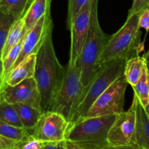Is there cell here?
Returning a JSON list of instances; mask_svg holds the SVG:
<instances>
[{
	"label": "cell",
	"instance_id": "e0dca14e",
	"mask_svg": "<svg viewBox=\"0 0 149 149\" xmlns=\"http://www.w3.org/2000/svg\"><path fill=\"white\" fill-rule=\"evenodd\" d=\"M26 32V31L24 28L23 19H17L13 23V25L10 27V31H9L8 34H7L4 47L1 51L2 61L7 56L10 49L20 42V39L25 35Z\"/></svg>",
	"mask_w": 149,
	"mask_h": 149
},
{
	"label": "cell",
	"instance_id": "9a60e30c",
	"mask_svg": "<svg viewBox=\"0 0 149 149\" xmlns=\"http://www.w3.org/2000/svg\"><path fill=\"white\" fill-rule=\"evenodd\" d=\"M51 2L52 0H33L21 17L26 31L50 10Z\"/></svg>",
	"mask_w": 149,
	"mask_h": 149
},
{
	"label": "cell",
	"instance_id": "8fae6325",
	"mask_svg": "<svg viewBox=\"0 0 149 149\" xmlns=\"http://www.w3.org/2000/svg\"><path fill=\"white\" fill-rule=\"evenodd\" d=\"M0 96L11 104L22 103L42 110L40 94L33 77L26 79L14 86L4 85Z\"/></svg>",
	"mask_w": 149,
	"mask_h": 149
},
{
	"label": "cell",
	"instance_id": "44dd1931",
	"mask_svg": "<svg viewBox=\"0 0 149 149\" xmlns=\"http://www.w3.org/2000/svg\"><path fill=\"white\" fill-rule=\"evenodd\" d=\"M0 121L9 125L23 127L13 104L8 103L0 96Z\"/></svg>",
	"mask_w": 149,
	"mask_h": 149
},
{
	"label": "cell",
	"instance_id": "603a6c76",
	"mask_svg": "<svg viewBox=\"0 0 149 149\" xmlns=\"http://www.w3.org/2000/svg\"><path fill=\"white\" fill-rule=\"evenodd\" d=\"M23 36L21 39L20 40V42L17 44V45H15L11 49H10V52H8V54L7 55V56L4 58L3 60V81H4H4H5V79L7 77V76L8 75V74L10 73V70L13 68V65L15 64V61H17V58L19 57L20 53V51L22 49V45H23Z\"/></svg>",
	"mask_w": 149,
	"mask_h": 149
},
{
	"label": "cell",
	"instance_id": "4fadbf2b",
	"mask_svg": "<svg viewBox=\"0 0 149 149\" xmlns=\"http://www.w3.org/2000/svg\"><path fill=\"white\" fill-rule=\"evenodd\" d=\"M132 103L135 106L136 114L134 143L144 149H149V117L135 95Z\"/></svg>",
	"mask_w": 149,
	"mask_h": 149
},
{
	"label": "cell",
	"instance_id": "5b68a950",
	"mask_svg": "<svg viewBox=\"0 0 149 149\" xmlns=\"http://www.w3.org/2000/svg\"><path fill=\"white\" fill-rule=\"evenodd\" d=\"M125 59H115L103 63L92 80L69 124L85 118L95 100L119 77L124 75Z\"/></svg>",
	"mask_w": 149,
	"mask_h": 149
},
{
	"label": "cell",
	"instance_id": "f546056e",
	"mask_svg": "<svg viewBox=\"0 0 149 149\" xmlns=\"http://www.w3.org/2000/svg\"><path fill=\"white\" fill-rule=\"evenodd\" d=\"M42 149H66L63 143V141L61 142H49L45 143Z\"/></svg>",
	"mask_w": 149,
	"mask_h": 149
},
{
	"label": "cell",
	"instance_id": "d4e9b609",
	"mask_svg": "<svg viewBox=\"0 0 149 149\" xmlns=\"http://www.w3.org/2000/svg\"><path fill=\"white\" fill-rule=\"evenodd\" d=\"M45 142L36 139L31 135L24 140L16 142L13 149H42Z\"/></svg>",
	"mask_w": 149,
	"mask_h": 149
},
{
	"label": "cell",
	"instance_id": "f1b7e54d",
	"mask_svg": "<svg viewBox=\"0 0 149 149\" xmlns=\"http://www.w3.org/2000/svg\"><path fill=\"white\" fill-rule=\"evenodd\" d=\"M16 142L0 135V149H13Z\"/></svg>",
	"mask_w": 149,
	"mask_h": 149
},
{
	"label": "cell",
	"instance_id": "2e32d148",
	"mask_svg": "<svg viewBox=\"0 0 149 149\" xmlns=\"http://www.w3.org/2000/svg\"><path fill=\"white\" fill-rule=\"evenodd\" d=\"M13 106L18 114L23 128H25L30 134L31 131L37 124L43 111L40 109L22 103H15L13 104Z\"/></svg>",
	"mask_w": 149,
	"mask_h": 149
},
{
	"label": "cell",
	"instance_id": "484cf974",
	"mask_svg": "<svg viewBox=\"0 0 149 149\" xmlns=\"http://www.w3.org/2000/svg\"><path fill=\"white\" fill-rule=\"evenodd\" d=\"M88 1L89 0H68L67 27H68L72 19Z\"/></svg>",
	"mask_w": 149,
	"mask_h": 149
},
{
	"label": "cell",
	"instance_id": "7c38bea8",
	"mask_svg": "<svg viewBox=\"0 0 149 149\" xmlns=\"http://www.w3.org/2000/svg\"><path fill=\"white\" fill-rule=\"evenodd\" d=\"M52 28L53 24L51 17V12L49 10L34 25V26L26 32L23 37V45L20 55L11 70L21 63L29 55L37 52L47 33L52 29Z\"/></svg>",
	"mask_w": 149,
	"mask_h": 149
},
{
	"label": "cell",
	"instance_id": "d6986e66",
	"mask_svg": "<svg viewBox=\"0 0 149 149\" xmlns=\"http://www.w3.org/2000/svg\"><path fill=\"white\" fill-rule=\"evenodd\" d=\"M132 87L134 95L136 96L141 105L145 107L149 102V69L146 62L139 79Z\"/></svg>",
	"mask_w": 149,
	"mask_h": 149
},
{
	"label": "cell",
	"instance_id": "7402d4cb",
	"mask_svg": "<svg viewBox=\"0 0 149 149\" xmlns=\"http://www.w3.org/2000/svg\"><path fill=\"white\" fill-rule=\"evenodd\" d=\"M0 135L15 142H18L31 136L25 128L9 125L1 121H0Z\"/></svg>",
	"mask_w": 149,
	"mask_h": 149
},
{
	"label": "cell",
	"instance_id": "4316f807",
	"mask_svg": "<svg viewBox=\"0 0 149 149\" xmlns=\"http://www.w3.org/2000/svg\"><path fill=\"white\" fill-rule=\"evenodd\" d=\"M149 7V0H133L132 5L130 9L128 15L134 14H141L145 9Z\"/></svg>",
	"mask_w": 149,
	"mask_h": 149
},
{
	"label": "cell",
	"instance_id": "cb8c5ba5",
	"mask_svg": "<svg viewBox=\"0 0 149 149\" xmlns=\"http://www.w3.org/2000/svg\"><path fill=\"white\" fill-rule=\"evenodd\" d=\"M15 20L11 15L0 11V52L5 43L10 27Z\"/></svg>",
	"mask_w": 149,
	"mask_h": 149
},
{
	"label": "cell",
	"instance_id": "9c48e42d",
	"mask_svg": "<svg viewBox=\"0 0 149 149\" xmlns=\"http://www.w3.org/2000/svg\"><path fill=\"white\" fill-rule=\"evenodd\" d=\"M93 0H89L70 23L71 49L68 64L74 65L79 60L89 31Z\"/></svg>",
	"mask_w": 149,
	"mask_h": 149
},
{
	"label": "cell",
	"instance_id": "52a82bcc",
	"mask_svg": "<svg viewBox=\"0 0 149 149\" xmlns=\"http://www.w3.org/2000/svg\"><path fill=\"white\" fill-rule=\"evenodd\" d=\"M127 86L125 76L119 77L95 100L85 118L119 114L125 111V96Z\"/></svg>",
	"mask_w": 149,
	"mask_h": 149
},
{
	"label": "cell",
	"instance_id": "5bb4252c",
	"mask_svg": "<svg viewBox=\"0 0 149 149\" xmlns=\"http://www.w3.org/2000/svg\"><path fill=\"white\" fill-rule=\"evenodd\" d=\"M36 59V53L31 54L25 58L10 71L4 81V85L14 86L26 79L33 77Z\"/></svg>",
	"mask_w": 149,
	"mask_h": 149
},
{
	"label": "cell",
	"instance_id": "ffe728a7",
	"mask_svg": "<svg viewBox=\"0 0 149 149\" xmlns=\"http://www.w3.org/2000/svg\"><path fill=\"white\" fill-rule=\"evenodd\" d=\"M31 0H0V11L11 15L15 20L21 18Z\"/></svg>",
	"mask_w": 149,
	"mask_h": 149
},
{
	"label": "cell",
	"instance_id": "e575fe53",
	"mask_svg": "<svg viewBox=\"0 0 149 149\" xmlns=\"http://www.w3.org/2000/svg\"><path fill=\"white\" fill-rule=\"evenodd\" d=\"M144 109H145L147 115H148V117H149V102H148V104H147L146 106L145 107H144Z\"/></svg>",
	"mask_w": 149,
	"mask_h": 149
},
{
	"label": "cell",
	"instance_id": "ba28073f",
	"mask_svg": "<svg viewBox=\"0 0 149 149\" xmlns=\"http://www.w3.org/2000/svg\"><path fill=\"white\" fill-rule=\"evenodd\" d=\"M68 121L58 112H43L30 135L45 143L61 142L65 141L68 130Z\"/></svg>",
	"mask_w": 149,
	"mask_h": 149
},
{
	"label": "cell",
	"instance_id": "6da1fadb",
	"mask_svg": "<svg viewBox=\"0 0 149 149\" xmlns=\"http://www.w3.org/2000/svg\"><path fill=\"white\" fill-rule=\"evenodd\" d=\"M52 33L51 29L36 52L33 76L40 94L43 112L52 111L64 74V67L55 54Z\"/></svg>",
	"mask_w": 149,
	"mask_h": 149
},
{
	"label": "cell",
	"instance_id": "83f0119b",
	"mask_svg": "<svg viewBox=\"0 0 149 149\" xmlns=\"http://www.w3.org/2000/svg\"><path fill=\"white\" fill-rule=\"evenodd\" d=\"M138 25L140 29L143 28L146 30V33L149 32V7L145 9L141 13L138 19Z\"/></svg>",
	"mask_w": 149,
	"mask_h": 149
},
{
	"label": "cell",
	"instance_id": "8992f818",
	"mask_svg": "<svg viewBox=\"0 0 149 149\" xmlns=\"http://www.w3.org/2000/svg\"><path fill=\"white\" fill-rule=\"evenodd\" d=\"M80 74L78 61L74 65L67 64L64 67L63 78L52 109V111L63 115L68 123L71 122L81 99L82 86Z\"/></svg>",
	"mask_w": 149,
	"mask_h": 149
},
{
	"label": "cell",
	"instance_id": "d590c367",
	"mask_svg": "<svg viewBox=\"0 0 149 149\" xmlns=\"http://www.w3.org/2000/svg\"><path fill=\"white\" fill-rule=\"evenodd\" d=\"M32 1H33V0H31V2H32Z\"/></svg>",
	"mask_w": 149,
	"mask_h": 149
},
{
	"label": "cell",
	"instance_id": "277c9868",
	"mask_svg": "<svg viewBox=\"0 0 149 149\" xmlns=\"http://www.w3.org/2000/svg\"><path fill=\"white\" fill-rule=\"evenodd\" d=\"M117 114L84 118L69 124L65 140L85 149H103L109 146L107 135Z\"/></svg>",
	"mask_w": 149,
	"mask_h": 149
},
{
	"label": "cell",
	"instance_id": "836d02e7",
	"mask_svg": "<svg viewBox=\"0 0 149 149\" xmlns=\"http://www.w3.org/2000/svg\"><path fill=\"white\" fill-rule=\"evenodd\" d=\"M143 58L144 60H145L147 66H148V68L149 69V49L148 50V52H147L146 53L145 55L143 56Z\"/></svg>",
	"mask_w": 149,
	"mask_h": 149
},
{
	"label": "cell",
	"instance_id": "4dcf8cb0",
	"mask_svg": "<svg viewBox=\"0 0 149 149\" xmlns=\"http://www.w3.org/2000/svg\"><path fill=\"white\" fill-rule=\"evenodd\" d=\"M103 149H144L135 143L128 144V145L117 146H108Z\"/></svg>",
	"mask_w": 149,
	"mask_h": 149
},
{
	"label": "cell",
	"instance_id": "ac0fdd59",
	"mask_svg": "<svg viewBox=\"0 0 149 149\" xmlns=\"http://www.w3.org/2000/svg\"><path fill=\"white\" fill-rule=\"evenodd\" d=\"M144 64L145 60L139 55L127 60L124 70V76L128 84L133 87L136 84L142 74Z\"/></svg>",
	"mask_w": 149,
	"mask_h": 149
},
{
	"label": "cell",
	"instance_id": "7a4b0ae2",
	"mask_svg": "<svg viewBox=\"0 0 149 149\" xmlns=\"http://www.w3.org/2000/svg\"><path fill=\"white\" fill-rule=\"evenodd\" d=\"M97 10L98 0H93L90 27L78 60L82 86L80 101L84 96L90 82L100 68L98 65L99 58L111 36L106 34L100 27Z\"/></svg>",
	"mask_w": 149,
	"mask_h": 149
},
{
	"label": "cell",
	"instance_id": "1f68e13d",
	"mask_svg": "<svg viewBox=\"0 0 149 149\" xmlns=\"http://www.w3.org/2000/svg\"><path fill=\"white\" fill-rule=\"evenodd\" d=\"M63 143L66 149H85L82 148V147L79 146L77 144L71 142L69 141H66V140L63 141Z\"/></svg>",
	"mask_w": 149,
	"mask_h": 149
},
{
	"label": "cell",
	"instance_id": "30bf717a",
	"mask_svg": "<svg viewBox=\"0 0 149 149\" xmlns=\"http://www.w3.org/2000/svg\"><path fill=\"white\" fill-rule=\"evenodd\" d=\"M135 106L132 103L127 111L117 114L107 135L109 146L128 145L134 143L135 141Z\"/></svg>",
	"mask_w": 149,
	"mask_h": 149
},
{
	"label": "cell",
	"instance_id": "3957f363",
	"mask_svg": "<svg viewBox=\"0 0 149 149\" xmlns=\"http://www.w3.org/2000/svg\"><path fill=\"white\" fill-rule=\"evenodd\" d=\"M140 14L127 16L125 24L110 36L98 61L99 67L115 59L127 60L136 56L143 49L141 41V32L138 25Z\"/></svg>",
	"mask_w": 149,
	"mask_h": 149
},
{
	"label": "cell",
	"instance_id": "d6a6232c",
	"mask_svg": "<svg viewBox=\"0 0 149 149\" xmlns=\"http://www.w3.org/2000/svg\"><path fill=\"white\" fill-rule=\"evenodd\" d=\"M4 87V81H3V61L1 59V53L0 52V93Z\"/></svg>",
	"mask_w": 149,
	"mask_h": 149
}]
</instances>
